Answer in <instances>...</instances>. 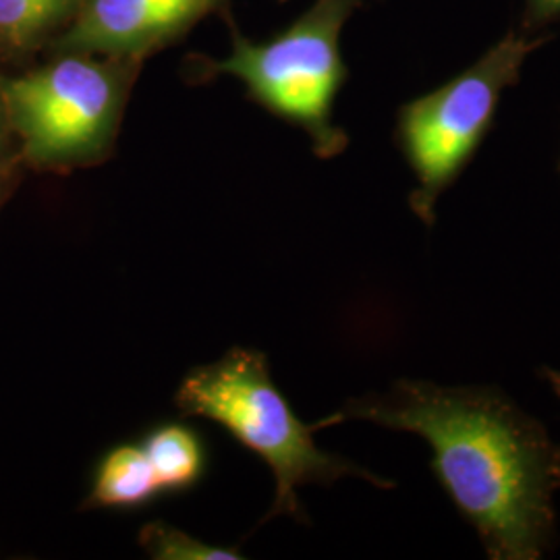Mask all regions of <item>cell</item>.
Wrapping results in <instances>:
<instances>
[{"instance_id":"cell-7","label":"cell","mask_w":560,"mask_h":560,"mask_svg":"<svg viewBox=\"0 0 560 560\" xmlns=\"http://www.w3.org/2000/svg\"><path fill=\"white\" fill-rule=\"evenodd\" d=\"M83 0H0V52L21 57L71 25Z\"/></svg>"},{"instance_id":"cell-11","label":"cell","mask_w":560,"mask_h":560,"mask_svg":"<svg viewBox=\"0 0 560 560\" xmlns=\"http://www.w3.org/2000/svg\"><path fill=\"white\" fill-rule=\"evenodd\" d=\"M15 143H18V140H15V133L11 129V120L7 115V104H4L2 88H0V161L15 159V154H13Z\"/></svg>"},{"instance_id":"cell-3","label":"cell","mask_w":560,"mask_h":560,"mask_svg":"<svg viewBox=\"0 0 560 560\" xmlns=\"http://www.w3.org/2000/svg\"><path fill=\"white\" fill-rule=\"evenodd\" d=\"M143 60L57 52L36 71L0 80L21 161L69 173L110 159Z\"/></svg>"},{"instance_id":"cell-12","label":"cell","mask_w":560,"mask_h":560,"mask_svg":"<svg viewBox=\"0 0 560 560\" xmlns=\"http://www.w3.org/2000/svg\"><path fill=\"white\" fill-rule=\"evenodd\" d=\"M18 162L20 159H7V161H0V203L7 198L9 189L13 187L15 183V171H18Z\"/></svg>"},{"instance_id":"cell-13","label":"cell","mask_w":560,"mask_h":560,"mask_svg":"<svg viewBox=\"0 0 560 560\" xmlns=\"http://www.w3.org/2000/svg\"><path fill=\"white\" fill-rule=\"evenodd\" d=\"M541 2L548 7H560V0H541Z\"/></svg>"},{"instance_id":"cell-8","label":"cell","mask_w":560,"mask_h":560,"mask_svg":"<svg viewBox=\"0 0 560 560\" xmlns=\"http://www.w3.org/2000/svg\"><path fill=\"white\" fill-rule=\"evenodd\" d=\"M161 490L145 451L136 444L113 448L101 460L88 504L92 509H129L152 501Z\"/></svg>"},{"instance_id":"cell-1","label":"cell","mask_w":560,"mask_h":560,"mask_svg":"<svg viewBox=\"0 0 560 560\" xmlns=\"http://www.w3.org/2000/svg\"><path fill=\"white\" fill-rule=\"evenodd\" d=\"M370 421L430 444L432 469L488 557L538 560L557 534L560 444L540 421L492 388L399 381L347 400L316 430Z\"/></svg>"},{"instance_id":"cell-2","label":"cell","mask_w":560,"mask_h":560,"mask_svg":"<svg viewBox=\"0 0 560 560\" xmlns=\"http://www.w3.org/2000/svg\"><path fill=\"white\" fill-rule=\"evenodd\" d=\"M175 402L187 418L217 421L270 467L277 494L266 520L301 517L298 490L307 483L328 486L340 478H361L376 488L395 486L322 451L314 441L316 425L295 416L270 378L260 351L235 347L221 360L191 370L180 382Z\"/></svg>"},{"instance_id":"cell-9","label":"cell","mask_w":560,"mask_h":560,"mask_svg":"<svg viewBox=\"0 0 560 560\" xmlns=\"http://www.w3.org/2000/svg\"><path fill=\"white\" fill-rule=\"evenodd\" d=\"M161 490H185L200 480L203 471V451L194 430L168 423L156 428L141 444Z\"/></svg>"},{"instance_id":"cell-10","label":"cell","mask_w":560,"mask_h":560,"mask_svg":"<svg viewBox=\"0 0 560 560\" xmlns=\"http://www.w3.org/2000/svg\"><path fill=\"white\" fill-rule=\"evenodd\" d=\"M140 546L159 560H237L235 548L210 546L166 523H148L140 532Z\"/></svg>"},{"instance_id":"cell-6","label":"cell","mask_w":560,"mask_h":560,"mask_svg":"<svg viewBox=\"0 0 560 560\" xmlns=\"http://www.w3.org/2000/svg\"><path fill=\"white\" fill-rule=\"evenodd\" d=\"M226 0H83L75 20L52 42L55 52L145 60L179 40Z\"/></svg>"},{"instance_id":"cell-5","label":"cell","mask_w":560,"mask_h":560,"mask_svg":"<svg viewBox=\"0 0 560 560\" xmlns=\"http://www.w3.org/2000/svg\"><path fill=\"white\" fill-rule=\"evenodd\" d=\"M523 50L509 40L471 71L405 106L400 138L420 180L411 208L425 224L434 222L439 196L478 148Z\"/></svg>"},{"instance_id":"cell-4","label":"cell","mask_w":560,"mask_h":560,"mask_svg":"<svg viewBox=\"0 0 560 560\" xmlns=\"http://www.w3.org/2000/svg\"><path fill=\"white\" fill-rule=\"evenodd\" d=\"M351 4L318 0L272 40H249L233 27L229 57L206 59L196 71L201 80L231 75L243 81L254 101L305 129L320 156H332L345 148L342 131L332 125V102L342 81L340 27Z\"/></svg>"}]
</instances>
